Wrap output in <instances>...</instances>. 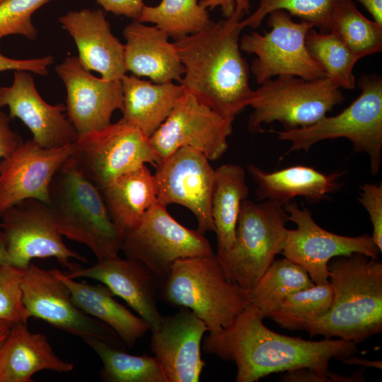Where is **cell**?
I'll return each mask as SVG.
<instances>
[{
  "instance_id": "1",
  "label": "cell",
  "mask_w": 382,
  "mask_h": 382,
  "mask_svg": "<svg viewBox=\"0 0 382 382\" xmlns=\"http://www.w3.org/2000/svg\"><path fill=\"white\" fill-rule=\"evenodd\" d=\"M259 310L249 304L228 327L209 332L202 349L235 364L236 382H255L274 373L308 368L328 370L332 359L357 352V343L343 339L306 340L275 332L263 324Z\"/></svg>"
},
{
  "instance_id": "2",
  "label": "cell",
  "mask_w": 382,
  "mask_h": 382,
  "mask_svg": "<svg viewBox=\"0 0 382 382\" xmlns=\"http://www.w3.org/2000/svg\"><path fill=\"white\" fill-rule=\"evenodd\" d=\"M244 15L235 8L231 16L173 42L184 67L180 84L224 117L235 118L255 97L239 44Z\"/></svg>"
},
{
  "instance_id": "3",
  "label": "cell",
  "mask_w": 382,
  "mask_h": 382,
  "mask_svg": "<svg viewBox=\"0 0 382 382\" xmlns=\"http://www.w3.org/2000/svg\"><path fill=\"white\" fill-rule=\"evenodd\" d=\"M332 300L328 312L311 323V337H339L356 343L382 330V264L354 253L328 263Z\"/></svg>"
},
{
  "instance_id": "4",
  "label": "cell",
  "mask_w": 382,
  "mask_h": 382,
  "mask_svg": "<svg viewBox=\"0 0 382 382\" xmlns=\"http://www.w3.org/2000/svg\"><path fill=\"white\" fill-rule=\"evenodd\" d=\"M62 236L86 245L98 260L119 256L123 234L112 220L100 189L72 155L55 172L47 202Z\"/></svg>"
},
{
  "instance_id": "5",
  "label": "cell",
  "mask_w": 382,
  "mask_h": 382,
  "mask_svg": "<svg viewBox=\"0 0 382 382\" xmlns=\"http://www.w3.org/2000/svg\"><path fill=\"white\" fill-rule=\"evenodd\" d=\"M250 295L226 279L214 253L177 260L159 287L162 301L189 308L211 333L231 325L250 304Z\"/></svg>"
},
{
  "instance_id": "6",
  "label": "cell",
  "mask_w": 382,
  "mask_h": 382,
  "mask_svg": "<svg viewBox=\"0 0 382 382\" xmlns=\"http://www.w3.org/2000/svg\"><path fill=\"white\" fill-rule=\"evenodd\" d=\"M361 94L339 114L327 115L313 125L297 129L269 132L279 140L291 142L287 153L308 151L326 139L345 138L355 152L366 154L371 174H378L382 159V77L361 76L358 81Z\"/></svg>"
},
{
  "instance_id": "7",
  "label": "cell",
  "mask_w": 382,
  "mask_h": 382,
  "mask_svg": "<svg viewBox=\"0 0 382 382\" xmlns=\"http://www.w3.org/2000/svg\"><path fill=\"white\" fill-rule=\"evenodd\" d=\"M287 221L288 215L282 204L271 200L256 203L244 199L234 244L216 254L226 279L251 290L281 253Z\"/></svg>"
},
{
  "instance_id": "8",
  "label": "cell",
  "mask_w": 382,
  "mask_h": 382,
  "mask_svg": "<svg viewBox=\"0 0 382 382\" xmlns=\"http://www.w3.org/2000/svg\"><path fill=\"white\" fill-rule=\"evenodd\" d=\"M255 90L248 128L262 132L263 125L278 122L284 130L315 124L344 101L340 89L328 78L313 80L284 75L270 79Z\"/></svg>"
},
{
  "instance_id": "9",
  "label": "cell",
  "mask_w": 382,
  "mask_h": 382,
  "mask_svg": "<svg viewBox=\"0 0 382 382\" xmlns=\"http://www.w3.org/2000/svg\"><path fill=\"white\" fill-rule=\"evenodd\" d=\"M269 32L245 34L240 38L241 50L254 54L251 71L257 83L278 76H294L306 80L326 77L325 73L310 54L306 45L309 23H297L285 11L269 14Z\"/></svg>"
},
{
  "instance_id": "10",
  "label": "cell",
  "mask_w": 382,
  "mask_h": 382,
  "mask_svg": "<svg viewBox=\"0 0 382 382\" xmlns=\"http://www.w3.org/2000/svg\"><path fill=\"white\" fill-rule=\"evenodd\" d=\"M79 168L100 190L121 175L161 158L149 137L122 118L100 130L81 134L72 154Z\"/></svg>"
},
{
  "instance_id": "11",
  "label": "cell",
  "mask_w": 382,
  "mask_h": 382,
  "mask_svg": "<svg viewBox=\"0 0 382 382\" xmlns=\"http://www.w3.org/2000/svg\"><path fill=\"white\" fill-rule=\"evenodd\" d=\"M121 250L163 281L178 260L213 253L209 241L197 230L186 228L156 204L123 237Z\"/></svg>"
},
{
  "instance_id": "12",
  "label": "cell",
  "mask_w": 382,
  "mask_h": 382,
  "mask_svg": "<svg viewBox=\"0 0 382 382\" xmlns=\"http://www.w3.org/2000/svg\"><path fill=\"white\" fill-rule=\"evenodd\" d=\"M12 265L25 269L34 258L54 257L69 272L80 265L71 261L87 259L70 250L47 203L37 199H25L0 214Z\"/></svg>"
},
{
  "instance_id": "13",
  "label": "cell",
  "mask_w": 382,
  "mask_h": 382,
  "mask_svg": "<svg viewBox=\"0 0 382 382\" xmlns=\"http://www.w3.org/2000/svg\"><path fill=\"white\" fill-rule=\"evenodd\" d=\"M289 221L296 228L287 230L281 253L284 257L301 266L315 284L330 282L328 263L337 256L354 253L378 259L381 251L371 236H345L330 232L316 223L311 212L299 208L291 201L283 206Z\"/></svg>"
},
{
  "instance_id": "14",
  "label": "cell",
  "mask_w": 382,
  "mask_h": 382,
  "mask_svg": "<svg viewBox=\"0 0 382 382\" xmlns=\"http://www.w3.org/2000/svg\"><path fill=\"white\" fill-rule=\"evenodd\" d=\"M21 291L23 303L31 317L82 340L94 337L116 348L125 347L108 325L76 306L68 286L51 270L30 262L24 269Z\"/></svg>"
},
{
  "instance_id": "15",
  "label": "cell",
  "mask_w": 382,
  "mask_h": 382,
  "mask_svg": "<svg viewBox=\"0 0 382 382\" xmlns=\"http://www.w3.org/2000/svg\"><path fill=\"white\" fill-rule=\"evenodd\" d=\"M233 120L219 115L185 90L149 141L161 160L187 146L214 161L228 149Z\"/></svg>"
},
{
  "instance_id": "16",
  "label": "cell",
  "mask_w": 382,
  "mask_h": 382,
  "mask_svg": "<svg viewBox=\"0 0 382 382\" xmlns=\"http://www.w3.org/2000/svg\"><path fill=\"white\" fill-rule=\"evenodd\" d=\"M155 169L158 204L164 207L180 204L195 215L199 233L214 231L211 200L215 169L209 159L185 146L161 159Z\"/></svg>"
},
{
  "instance_id": "17",
  "label": "cell",
  "mask_w": 382,
  "mask_h": 382,
  "mask_svg": "<svg viewBox=\"0 0 382 382\" xmlns=\"http://www.w3.org/2000/svg\"><path fill=\"white\" fill-rule=\"evenodd\" d=\"M75 143L46 149L33 139L23 141L0 162V214L28 199L46 203L49 187L59 166L74 152Z\"/></svg>"
},
{
  "instance_id": "18",
  "label": "cell",
  "mask_w": 382,
  "mask_h": 382,
  "mask_svg": "<svg viewBox=\"0 0 382 382\" xmlns=\"http://www.w3.org/2000/svg\"><path fill=\"white\" fill-rule=\"evenodd\" d=\"M55 71L66 87V115L79 136L105 128L114 111L122 110L120 80L94 76L78 57H66Z\"/></svg>"
},
{
  "instance_id": "19",
  "label": "cell",
  "mask_w": 382,
  "mask_h": 382,
  "mask_svg": "<svg viewBox=\"0 0 382 382\" xmlns=\"http://www.w3.org/2000/svg\"><path fill=\"white\" fill-rule=\"evenodd\" d=\"M208 328L194 312L180 307L163 316L151 331L150 347L167 382H198L205 361L202 343Z\"/></svg>"
},
{
  "instance_id": "20",
  "label": "cell",
  "mask_w": 382,
  "mask_h": 382,
  "mask_svg": "<svg viewBox=\"0 0 382 382\" xmlns=\"http://www.w3.org/2000/svg\"><path fill=\"white\" fill-rule=\"evenodd\" d=\"M4 106L9 109L10 118L20 119L42 148H59L78 139L77 131L64 114L66 105L46 103L26 71H14L11 85L0 87V108Z\"/></svg>"
},
{
  "instance_id": "21",
  "label": "cell",
  "mask_w": 382,
  "mask_h": 382,
  "mask_svg": "<svg viewBox=\"0 0 382 382\" xmlns=\"http://www.w3.org/2000/svg\"><path fill=\"white\" fill-rule=\"evenodd\" d=\"M66 275L72 279H92L103 284L114 295L125 301L148 323L151 331L159 326L163 317L157 306L161 281L141 262L117 256L98 260L89 267L80 265Z\"/></svg>"
},
{
  "instance_id": "22",
  "label": "cell",
  "mask_w": 382,
  "mask_h": 382,
  "mask_svg": "<svg viewBox=\"0 0 382 382\" xmlns=\"http://www.w3.org/2000/svg\"><path fill=\"white\" fill-rule=\"evenodd\" d=\"M59 21L73 37L86 69L98 72L106 80H121L127 72L125 45L112 33L103 11H69Z\"/></svg>"
},
{
  "instance_id": "23",
  "label": "cell",
  "mask_w": 382,
  "mask_h": 382,
  "mask_svg": "<svg viewBox=\"0 0 382 382\" xmlns=\"http://www.w3.org/2000/svg\"><path fill=\"white\" fill-rule=\"evenodd\" d=\"M123 35L127 71L149 77L156 83L180 81L184 67L166 33L134 20L125 28Z\"/></svg>"
},
{
  "instance_id": "24",
  "label": "cell",
  "mask_w": 382,
  "mask_h": 382,
  "mask_svg": "<svg viewBox=\"0 0 382 382\" xmlns=\"http://www.w3.org/2000/svg\"><path fill=\"white\" fill-rule=\"evenodd\" d=\"M74 364L59 358L47 337L30 332L27 324L15 323L0 353V382H32L38 371L67 373Z\"/></svg>"
},
{
  "instance_id": "25",
  "label": "cell",
  "mask_w": 382,
  "mask_h": 382,
  "mask_svg": "<svg viewBox=\"0 0 382 382\" xmlns=\"http://www.w3.org/2000/svg\"><path fill=\"white\" fill-rule=\"evenodd\" d=\"M248 173L257 185L259 200H271L282 206L299 197L312 202L321 201L337 190L344 172L321 173L314 168L294 166L267 172L250 164Z\"/></svg>"
},
{
  "instance_id": "26",
  "label": "cell",
  "mask_w": 382,
  "mask_h": 382,
  "mask_svg": "<svg viewBox=\"0 0 382 382\" xmlns=\"http://www.w3.org/2000/svg\"><path fill=\"white\" fill-rule=\"evenodd\" d=\"M51 271L68 286L76 306L108 325L127 347H132L150 330L148 323L116 301L113 293L103 284L77 282L58 270Z\"/></svg>"
},
{
  "instance_id": "27",
  "label": "cell",
  "mask_w": 382,
  "mask_h": 382,
  "mask_svg": "<svg viewBox=\"0 0 382 382\" xmlns=\"http://www.w3.org/2000/svg\"><path fill=\"white\" fill-rule=\"evenodd\" d=\"M123 95L122 119L150 136L167 118L185 91L173 82L153 83L136 76L120 80Z\"/></svg>"
},
{
  "instance_id": "28",
  "label": "cell",
  "mask_w": 382,
  "mask_h": 382,
  "mask_svg": "<svg viewBox=\"0 0 382 382\" xmlns=\"http://www.w3.org/2000/svg\"><path fill=\"white\" fill-rule=\"evenodd\" d=\"M100 192L112 220L123 236L158 203L155 178L146 164L121 175Z\"/></svg>"
},
{
  "instance_id": "29",
  "label": "cell",
  "mask_w": 382,
  "mask_h": 382,
  "mask_svg": "<svg viewBox=\"0 0 382 382\" xmlns=\"http://www.w3.org/2000/svg\"><path fill=\"white\" fill-rule=\"evenodd\" d=\"M248 193L241 166L227 163L214 170L211 214L217 236V252L226 251L234 244L241 204Z\"/></svg>"
},
{
  "instance_id": "30",
  "label": "cell",
  "mask_w": 382,
  "mask_h": 382,
  "mask_svg": "<svg viewBox=\"0 0 382 382\" xmlns=\"http://www.w3.org/2000/svg\"><path fill=\"white\" fill-rule=\"evenodd\" d=\"M314 285L301 266L286 257L274 260L250 290V303L265 319L270 318L289 295Z\"/></svg>"
},
{
  "instance_id": "31",
  "label": "cell",
  "mask_w": 382,
  "mask_h": 382,
  "mask_svg": "<svg viewBox=\"0 0 382 382\" xmlns=\"http://www.w3.org/2000/svg\"><path fill=\"white\" fill-rule=\"evenodd\" d=\"M103 362L100 376L105 382H167L154 357L132 355L94 337L83 340Z\"/></svg>"
},
{
  "instance_id": "32",
  "label": "cell",
  "mask_w": 382,
  "mask_h": 382,
  "mask_svg": "<svg viewBox=\"0 0 382 382\" xmlns=\"http://www.w3.org/2000/svg\"><path fill=\"white\" fill-rule=\"evenodd\" d=\"M330 32L360 59L382 50V25L362 15L352 0H335Z\"/></svg>"
},
{
  "instance_id": "33",
  "label": "cell",
  "mask_w": 382,
  "mask_h": 382,
  "mask_svg": "<svg viewBox=\"0 0 382 382\" xmlns=\"http://www.w3.org/2000/svg\"><path fill=\"white\" fill-rule=\"evenodd\" d=\"M138 21L155 24L175 40L202 31L214 22L197 0H161L156 6L145 5Z\"/></svg>"
},
{
  "instance_id": "34",
  "label": "cell",
  "mask_w": 382,
  "mask_h": 382,
  "mask_svg": "<svg viewBox=\"0 0 382 382\" xmlns=\"http://www.w3.org/2000/svg\"><path fill=\"white\" fill-rule=\"evenodd\" d=\"M306 45L311 57L318 62L337 87L348 90L356 86L353 69L360 59L332 32L319 33L311 28Z\"/></svg>"
},
{
  "instance_id": "35",
  "label": "cell",
  "mask_w": 382,
  "mask_h": 382,
  "mask_svg": "<svg viewBox=\"0 0 382 382\" xmlns=\"http://www.w3.org/2000/svg\"><path fill=\"white\" fill-rule=\"evenodd\" d=\"M332 300L330 282L315 284L289 295L270 318L284 329L306 330L311 323L328 312Z\"/></svg>"
},
{
  "instance_id": "36",
  "label": "cell",
  "mask_w": 382,
  "mask_h": 382,
  "mask_svg": "<svg viewBox=\"0 0 382 382\" xmlns=\"http://www.w3.org/2000/svg\"><path fill=\"white\" fill-rule=\"evenodd\" d=\"M334 2L335 0H260L257 9L242 19L240 25L243 29H255L272 11L283 10L317 27L322 33H328Z\"/></svg>"
},
{
  "instance_id": "37",
  "label": "cell",
  "mask_w": 382,
  "mask_h": 382,
  "mask_svg": "<svg viewBox=\"0 0 382 382\" xmlns=\"http://www.w3.org/2000/svg\"><path fill=\"white\" fill-rule=\"evenodd\" d=\"M24 269L0 264V320L27 324L30 314L22 301Z\"/></svg>"
},
{
  "instance_id": "38",
  "label": "cell",
  "mask_w": 382,
  "mask_h": 382,
  "mask_svg": "<svg viewBox=\"0 0 382 382\" xmlns=\"http://www.w3.org/2000/svg\"><path fill=\"white\" fill-rule=\"evenodd\" d=\"M50 0H5L0 4V39L21 35L30 40L37 37L32 16Z\"/></svg>"
},
{
  "instance_id": "39",
  "label": "cell",
  "mask_w": 382,
  "mask_h": 382,
  "mask_svg": "<svg viewBox=\"0 0 382 382\" xmlns=\"http://www.w3.org/2000/svg\"><path fill=\"white\" fill-rule=\"evenodd\" d=\"M358 199L367 212L373 228L371 238L382 251V185L365 183L360 186Z\"/></svg>"
},
{
  "instance_id": "40",
  "label": "cell",
  "mask_w": 382,
  "mask_h": 382,
  "mask_svg": "<svg viewBox=\"0 0 382 382\" xmlns=\"http://www.w3.org/2000/svg\"><path fill=\"white\" fill-rule=\"evenodd\" d=\"M54 62L51 55L28 59H17L8 57L0 52V72L6 71H26L45 76L48 67Z\"/></svg>"
},
{
  "instance_id": "41",
  "label": "cell",
  "mask_w": 382,
  "mask_h": 382,
  "mask_svg": "<svg viewBox=\"0 0 382 382\" xmlns=\"http://www.w3.org/2000/svg\"><path fill=\"white\" fill-rule=\"evenodd\" d=\"M21 137L10 127V117L0 108V159L9 156L22 143Z\"/></svg>"
},
{
  "instance_id": "42",
  "label": "cell",
  "mask_w": 382,
  "mask_h": 382,
  "mask_svg": "<svg viewBox=\"0 0 382 382\" xmlns=\"http://www.w3.org/2000/svg\"><path fill=\"white\" fill-rule=\"evenodd\" d=\"M108 12L139 20L145 6L143 0H96Z\"/></svg>"
},
{
  "instance_id": "43",
  "label": "cell",
  "mask_w": 382,
  "mask_h": 382,
  "mask_svg": "<svg viewBox=\"0 0 382 382\" xmlns=\"http://www.w3.org/2000/svg\"><path fill=\"white\" fill-rule=\"evenodd\" d=\"M282 381L289 382H329L332 381L329 370L320 371L312 369L303 368L287 371L281 377Z\"/></svg>"
},
{
  "instance_id": "44",
  "label": "cell",
  "mask_w": 382,
  "mask_h": 382,
  "mask_svg": "<svg viewBox=\"0 0 382 382\" xmlns=\"http://www.w3.org/2000/svg\"><path fill=\"white\" fill-rule=\"evenodd\" d=\"M199 5L205 8L214 9L219 7L225 18L231 16L235 8L245 14L250 13V5L249 0H201Z\"/></svg>"
},
{
  "instance_id": "45",
  "label": "cell",
  "mask_w": 382,
  "mask_h": 382,
  "mask_svg": "<svg viewBox=\"0 0 382 382\" xmlns=\"http://www.w3.org/2000/svg\"><path fill=\"white\" fill-rule=\"evenodd\" d=\"M372 16L374 21L382 25V0H357Z\"/></svg>"
},
{
  "instance_id": "46",
  "label": "cell",
  "mask_w": 382,
  "mask_h": 382,
  "mask_svg": "<svg viewBox=\"0 0 382 382\" xmlns=\"http://www.w3.org/2000/svg\"><path fill=\"white\" fill-rule=\"evenodd\" d=\"M342 361H344L346 364H362V365L368 366H374L378 369H381V361H372L366 360L364 359H359L354 357V355L350 356L343 359Z\"/></svg>"
},
{
  "instance_id": "47",
  "label": "cell",
  "mask_w": 382,
  "mask_h": 382,
  "mask_svg": "<svg viewBox=\"0 0 382 382\" xmlns=\"http://www.w3.org/2000/svg\"><path fill=\"white\" fill-rule=\"evenodd\" d=\"M13 324L10 321L0 320V353L9 335Z\"/></svg>"
},
{
  "instance_id": "48",
  "label": "cell",
  "mask_w": 382,
  "mask_h": 382,
  "mask_svg": "<svg viewBox=\"0 0 382 382\" xmlns=\"http://www.w3.org/2000/svg\"><path fill=\"white\" fill-rule=\"evenodd\" d=\"M0 264L11 265L6 248L4 234L0 228Z\"/></svg>"
},
{
  "instance_id": "49",
  "label": "cell",
  "mask_w": 382,
  "mask_h": 382,
  "mask_svg": "<svg viewBox=\"0 0 382 382\" xmlns=\"http://www.w3.org/2000/svg\"><path fill=\"white\" fill-rule=\"evenodd\" d=\"M4 1H5V0H0V4H1V2H3Z\"/></svg>"
},
{
  "instance_id": "50",
  "label": "cell",
  "mask_w": 382,
  "mask_h": 382,
  "mask_svg": "<svg viewBox=\"0 0 382 382\" xmlns=\"http://www.w3.org/2000/svg\"><path fill=\"white\" fill-rule=\"evenodd\" d=\"M0 228H1V224H0Z\"/></svg>"
}]
</instances>
